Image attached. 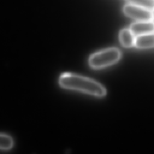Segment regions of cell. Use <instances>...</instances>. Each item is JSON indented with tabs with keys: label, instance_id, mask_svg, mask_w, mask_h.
<instances>
[{
	"label": "cell",
	"instance_id": "obj_1",
	"mask_svg": "<svg viewBox=\"0 0 154 154\" xmlns=\"http://www.w3.org/2000/svg\"><path fill=\"white\" fill-rule=\"evenodd\" d=\"M60 85L67 89L78 90L96 97H103L106 91L105 87L97 81L72 73H64L59 79Z\"/></svg>",
	"mask_w": 154,
	"mask_h": 154
},
{
	"label": "cell",
	"instance_id": "obj_2",
	"mask_svg": "<svg viewBox=\"0 0 154 154\" xmlns=\"http://www.w3.org/2000/svg\"><path fill=\"white\" fill-rule=\"evenodd\" d=\"M121 51L116 48L94 53L89 58V64L94 69H101L117 62L121 58Z\"/></svg>",
	"mask_w": 154,
	"mask_h": 154
},
{
	"label": "cell",
	"instance_id": "obj_3",
	"mask_svg": "<svg viewBox=\"0 0 154 154\" xmlns=\"http://www.w3.org/2000/svg\"><path fill=\"white\" fill-rule=\"evenodd\" d=\"M123 12L127 16L137 21L153 20V10L143 7L131 4H126L123 7Z\"/></svg>",
	"mask_w": 154,
	"mask_h": 154
},
{
	"label": "cell",
	"instance_id": "obj_4",
	"mask_svg": "<svg viewBox=\"0 0 154 154\" xmlns=\"http://www.w3.org/2000/svg\"><path fill=\"white\" fill-rule=\"evenodd\" d=\"M129 29L134 35L150 34L153 32V21H137L133 23Z\"/></svg>",
	"mask_w": 154,
	"mask_h": 154
},
{
	"label": "cell",
	"instance_id": "obj_5",
	"mask_svg": "<svg viewBox=\"0 0 154 154\" xmlns=\"http://www.w3.org/2000/svg\"><path fill=\"white\" fill-rule=\"evenodd\" d=\"M153 33L139 35L135 38L134 45L138 49H150L153 46Z\"/></svg>",
	"mask_w": 154,
	"mask_h": 154
},
{
	"label": "cell",
	"instance_id": "obj_6",
	"mask_svg": "<svg viewBox=\"0 0 154 154\" xmlns=\"http://www.w3.org/2000/svg\"><path fill=\"white\" fill-rule=\"evenodd\" d=\"M120 41L122 45L126 48H129L134 45L135 37L129 29L124 28L121 30L119 34Z\"/></svg>",
	"mask_w": 154,
	"mask_h": 154
},
{
	"label": "cell",
	"instance_id": "obj_7",
	"mask_svg": "<svg viewBox=\"0 0 154 154\" xmlns=\"http://www.w3.org/2000/svg\"><path fill=\"white\" fill-rule=\"evenodd\" d=\"M13 140L8 135L0 134V150H8L13 146Z\"/></svg>",
	"mask_w": 154,
	"mask_h": 154
},
{
	"label": "cell",
	"instance_id": "obj_8",
	"mask_svg": "<svg viewBox=\"0 0 154 154\" xmlns=\"http://www.w3.org/2000/svg\"><path fill=\"white\" fill-rule=\"evenodd\" d=\"M129 4L143 7L149 10H153L154 6L153 0H126Z\"/></svg>",
	"mask_w": 154,
	"mask_h": 154
}]
</instances>
